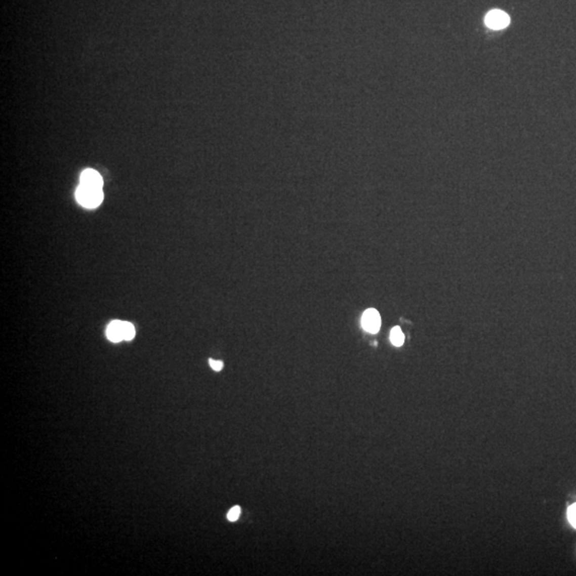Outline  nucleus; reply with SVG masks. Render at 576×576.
Wrapping results in <instances>:
<instances>
[{
    "mask_svg": "<svg viewBox=\"0 0 576 576\" xmlns=\"http://www.w3.org/2000/svg\"><path fill=\"white\" fill-rule=\"evenodd\" d=\"M104 198L103 189L81 185L76 190V200L86 208H96L101 205Z\"/></svg>",
    "mask_w": 576,
    "mask_h": 576,
    "instance_id": "1",
    "label": "nucleus"
},
{
    "mask_svg": "<svg viewBox=\"0 0 576 576\" xmlns=\"http://www.w3.org/2000/svg\"><path fill=\"white\" fill-rule=\"evenodd\" d=\"M362 325L364 329L369 333H377L381 326V317L378 311L375 309H368L365 311L362 317Z\"/></svg>",
    "mask_w": 576,
    "mask_h": 576,
    "instance_id": "2",
    "label": "nucleus"
},
{
    "mask_svg": "<svg viewBox=\"0 0 576 576\" xmlns=\"http://www.w3.org/2000/svg\"><path fill=\"white\" fill-rule=\"evenodd\" d=\"M509 16L500 10L491 11L485 17V24L491 29H502L509 25Z\"/></svg>",
    "mask_w": 576,
    "mask_h": 576,
    "instance_id": "3",
    "label": "nucleus"
},
{
    "mask_svg": "<svg viewBox=\"0 0 576 576\" xmlns=\"http://www.w3.org/2000/svg\"><path fill=\"white\" fill-rule=\"evenodd\" d=\"M80 184L89 187L94 188H101L103 189V178L99 175V173L93 169H87L80 176Z\"/></svg>",
    "mask_w": 576,
    "mask_h": 576,
    "instance_id": "4",
    "label": "nucleus"
},
{
    "mask_svg": "<svg viewBox=\"0 0 576 576\" xmlns=\"http://www.w3.org/2000/svg\"><path fill=\"white\" fill-rule=\"evenodd\" d=\"M107 336L111 342L117 343L124 340V321L114 320L107 327Z\"/></svg>",
    "mask_w": 576,
    "mask_h": 576,
    "instance_id": "5",
    "label": "nucleus"
},
{
    "mask_svg": "<svg viewBox=\"0 0 576 576\" xmlns=\"http://www.w3.org/2000/svg\"><path fill=\"white\" fill-rule=\"evenodd\" d=\"M391 342L396 347H400L403 344L404 335L399 326L393 327V330L391 331Z\"/></svg>",
    "mask_w": 576,
    "mask_h": 576,
    "instance_id": "6",
    "label": "nucleus"
},
{
    "mask_svg": "<svg viewBox=\"0 0 576 576\" xmlns=\"http://www.w3.org/2000/svg\"><path fill=\"white\" fill-rule=\"evenodd\" d=\"M135 334H136L135 326L131 322L124 321V340L132 341L135 337Z\"/></svg>",
    "mask_w": 576,
    "mask_h": 576,
    "instance_id": "7",
    "label": "nucleus"
},
{
    "mask_svg": "<svg viewBox=\"0 0 576 576\" xmlns=\"http://www.w3.org/2000/svg\"><path fill=\"white\" fill-rule=\"evenodd\" d=\"M568 519L571 525L576 528V503L571 505L568 509Z\"/></svg>",
    "mask_w": 576,
    "mask_h": 576,
    "instance_id": "8",
    "label": "nucleus"
},
{
    "mask_svg": "<svg viewBox=\"0 0 576 576\" xmlns=\"http://www.w3.org/2000/svg\"><path fill=\"white\" fill-rule=\"evenodd\" d=\"M239 515H240V507L239 506H235V507H233L230 510V512H228L227 519L232 522H234V521H237V519L239 518Z\"/></svg>",
    "mask_w": 576,
    "mask_h": 576,
    "instance_id": "9",
    "label": "nucleus"
},
{
    "mask_svg": "<svg viewBox=\"0 0 576 576\" xmlns=\"http://www.w3.org/2000/svg\"><path fill=\"white\" fill-rule=\"evenodd\" d=\"M210 364H211L212 368H213L214 371H216V372H220V371L222 369V367H223V363H222L221 361H215V360H213V359L210 360Z\"/></svg>",
    "mask_w": 576,
    "mask_h": 576,
    "instance_id": "10",
    "label": "nucleus"
}]
</instances>
